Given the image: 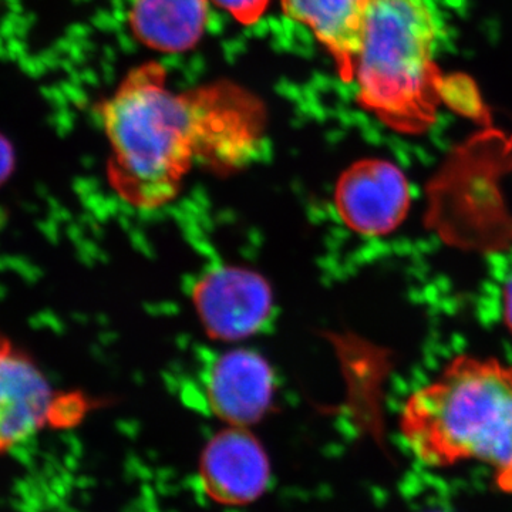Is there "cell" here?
I'll list each match as a JSON object with an SVG mask.
<instances>
[{"label": "cell", "mask_w": 512, "mask_h": 512, "mask_svg": "<svg viewBox=\"0 0 512 512\" xmlns=\"http://www.w3.org/2000/svg\"><path fill=\"white\" fill-rule=\"evenodd\" d=\"M192 299L202 325L215 339H247L274 318L271 286L256 272L237 266L205 272L194 285Z\"/></svg>", "instance_id": "5"}, {"label": "cell", "mask_w": 512, "mask_h": 512, "mask_svg": "<svg viewBox=\"0 0 512 512\" xmlns=\"http://www.w3.org/2000/svg\"><path fill=\"white\" fill-rule=\"evenodd\" d=\"M436 35L427 0H372L367 8L353 80L359 103L394 131L417 136L436 121Z\"/></svg>", "instance_id": "3"}, {"label": "cell", "mask_w": 512, "mask_h": 512, "mask_svg": "<svg viewBox=\"0 0 512 512\" xmlns=\"http://www.w3.org/2000/svg\"><path fill=\"white\" fill-rule=\"evenodd\" d=\"M399 430L419 463L448 468L477 461L512 494V366L460 355L403 404Z\"/></svg>", "instance_id": "2"}, {"label": "cell", "mask_w": 512, "mask_h": 512, "mask_svg": "<svg viewBox=\"0 0 512 512\" xmlns=\"http://www.w3.org/2000/svg\"><path fill=\"white\" fill-rule=\"evenodd\" d=\"M289 18L308 26L335 59L340 77L353 80L363 22L372 0H281Z\"/></svg>", "instance_id": "9"}, {"label": "cell", "mask_w": 512, "mask_h": 512, "mask_svg": "<svg viewBox=\"0 0 512 512\" xmlns=\"http://www.w3.org/2000/svg\"><path fill=\"white\" fill-rule=\"evenodd\" d=\"M12 151L8 144L0 138V184L9 177L10 171H12Z\"/></svg>", "instance_id": "14"}, {"label": "cell", "mask_w": 512, "mask_h": 512, "mask_svg": "<svg viewBox=\"0 0 512 512\" xmlns=\"http://www.w3.org/2000/svg\"><path fill=\"white\" fill-rule=\"evenodd\" d=\"M205 402L228 426L248 427L264 419L274 402L275 373L264 356L249 349L221 353L204 376Z\"/></svg>", "instance_id": "7"}, {"label": "cell", "mask_w": 512, "mask_h": 512, "mask_svg": "<svg viewBox=\"0 0 512 512\" xmlns=\"http://www.w3.org/2000/svg\"><path fill=\"white\" fill-rule=\"evenodd\" d=\"M335 207L343 224L363 237L380 238L402 227L412 207L409 180L380 158L356 161L340 175Z\"/></svg>", "instance_id": "4"}, {"label": "cell", "mask_w": 512, "mask_h": 512, "mask_svg": "<svg viewBox=\"0 0 512 512\" xmlns=\"http://www.w3.org/2000/svg\"><path fill=\"white\" fill-rule=\"evenodd\" d=\"M501 305H503L504 325L507 326L508 332L512 335V276L505 282Z\"/></svg>", "instance_id": "13"}, {"label": "cell", "mask_w": 512, "mask_h": 512, "mask_svg": "<svg viewBox=\"0 0 512 512\" xmlns=\"http://www.w3.org/2000/svg\"><path fill=\"white\" fill-rule=\"evenodd\" d=\"M214 2L231 13L242 25L258 22L269 5V0H214Z\"/></svg>", "instance_id": "12"}, {"label": "cell", "mask_w": 512, "mask_h": 512, "mask_svg": "<svg viewBox=\"0 0 512 512\" xmlns=\"http://www.w3.org/2000/svg\"><path fill=\"white\" fill-rule=\"evenodd\" d=\"M441 101L468 119L490 127V113L484 106L473 80L466 76L444 77L440 83Z\"/></svg>", "instance_id": "11"}, {"label": "cell", "mask_w": 512, "mask_h": 512, "mask_svg": "<svg viewBox=\"0 0 512 512\" xmlns=\"http://www.w3.org/2000/svg\"><path fill=\"white\" fill-rule=\"evenodd\" d=\"M57 400L35 360L12 343L0 350V454L53 421Z\"/></svg>", "instance_id": "8"}, {"label": "cell", "mask_w": 512, "mask_h": 512, "mask_svg": "<svg viewBox=\"0 0 512 512\" xmlns=\"http://www.w3.org/2000/svg\"><path fill=\"white\" fill-rule=\"evenodd\" d=\"M9 340L8 339H5L3 338L2 336V333H0V350H2L3 348H5V346H8L9 345Z\"/></svg>", "instance_id": "15"}, {"label": "cell", "mask_w": 512, "mask_h": 512, "mask_svg": "<svg viewBox=\"0 0 512 512\" xmlns=\"http://www.w3.org/2000/svg\"><path fill=\"white\" fill-rule=\"evenodd\" d=\"M198 474L211 501L225 507H245L268 490L271 463L247 427L229 426L205 444Z\"/></svg>", "instance_id": "6"}, {"label": "cell", "mask_w": 512, "mask_h": 512, "mask_svg": "<svg viewBox=\"0 0 512 512\" xmlns=\"http://www.w3.org/2000/svg\"><path fill=\"white\" fill-rule=\"evenodd\" d=\"M109 180L128 204L163 207L200 163L231 173L251 163L266 126L264 103L244 87L215 82L174 93L160 63L127 74L101 110Z\"/></svg>", "instance_id": "1"}, {"label": "cell", "mask_w": 512, "mask_h": 512, "mask_svg": "<svg viewBox=\"0 0 512 512\" xmlns=\"http://www.w3.org/2000/svg\"><path fill=\"white\" fill-rule=\"evenodd\" d=\"M207 19V0H136L130 12L137 39L168 53L185 52L197 45Z\"/></svg>", "instance_id": "10"}]
</instances>
